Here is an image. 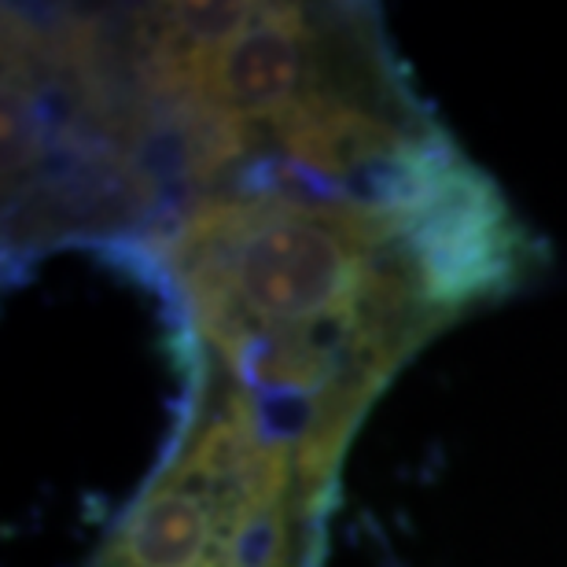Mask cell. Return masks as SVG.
<instances>
[{
	"mask_svg": "<svg viewBox=\"0 0 567 567\" xmlns=\"http://www.w3.org/2000/svg\"><path fill=\"white\" fill-rule=\"evenodd\" d=\"M399 244L439 317L508 295L542 258L538 240H530L494 181L468 158L450 169L427 207L399 233Z\"/></svg>",
	"mask_w": 567,
	"mask_h": 567,
	"instance_id": "6da1fadb",
	"label": "cell"
},
{
	"mask_svg": "<svg viewBox=\"0 0 567 567\" xmlns=\"http://www.w3.org/2000/svg\"><path fill=\"white\" fill-rule=\"evenodd\" d=\"M310 8L262 4V16L240 41L199 66L192 93L225 115L266 122L310 96Z\"/></svg>",
	"mask_w": 567,
	"mask_h": 567,
	"instance_id": "7a4b0ae2",
	"label": "cell"
},
{
	"mask_svg": "<svg viewBox=\"0 0 567 567\" xmlns=\"http://www.w3.org/2000/svg\"><path fill=\"white\" fill-rule=\"evenodd\" d=\"M107 553L122 567H218V524L199 494L158 480L111 538Z\"/></svg>",
	"mask_w": 567,
	"mask_h": 567,
	"instance_id": "3957f363",
	"label": "cell"
}]
</instances>
